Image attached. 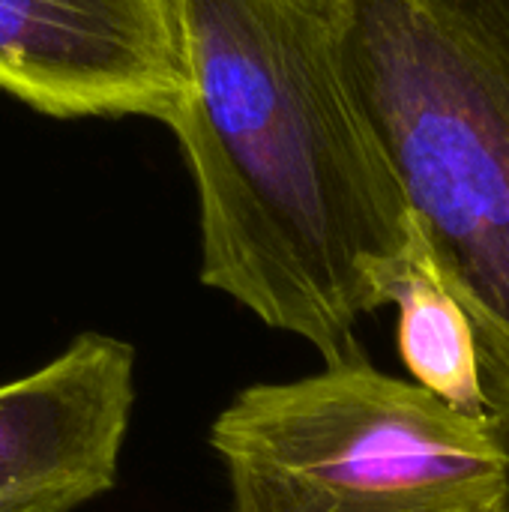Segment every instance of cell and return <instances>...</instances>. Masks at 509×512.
Here are the masks:
<instances>
[{
  "label": "cell",
  "instance_id": "8992f818",
  "mask_svg": "<svg viewBox=\"0 0 509 512\" xmlns=\"http://www.w3.org/2000/svg\"><path fill=\"white\" fill-rule=\"evenodd\" d=\"M393 306L399 309V357L414 384L459 411L489 414L483 399L474 324L438 276L423 231Z\"/></svg>",
  "mask_w": 509,
  "mask_h": 512
},
{
  "label": "cell",
  "instance_id": "7a4b0ae2",
  "mask_svg": "<svg viewBox=\"0 0 509 512\" xmlns=\"http://www.w3.org/2000/svg\"><path fill=\"white\" fill-rule=\"evenodd\" d=\"M351 60L509 435V0H354Z\"/></svg>",
  "mask_w": 509,
  "mask_h": 512
},
{
  "label": "cell",
  "instance_id": "3957f363",
  "mask_svg": "<svg viewBox=\"0 0 509 512\" xmlns=\"http://www.w3.org/2000/svg\"><path fill=\"white\" fill-rule=\"evenodd\" d=\"M231 512H509V435L369 357L252 384L213 420Z\"/></svg>",
  "mask_w": 509,
  "mask_h": 512
},
{
  "label": "cell",
  "instance_id": "5b68a950",
  "mask_svg": "<svg viewBox=\"0 0 509 512\" xmlns=\"http://www.w3.org/2000/svg\"><path fill=\"white\" fill-rule=\"evenodd\" d=\"M135 408V348L78 333L0 384V512H75L117 486Z\"/></svg>",
  "mask_w": 509,
  "mask_h": 512
},
{
  "label": "cell",
  "instance_id": "6da1fadb",
  "mask_svg": "<svg viewBox=\"0 0 509 512\" xmlns=\"http://www.w3.org/2000/svg\"><path fill=\"white\" fill-rule=\"evenodd\" d=\"M186 96L168 129L198 192L201 282L324 366L414 261L420 225L360 93L354 0H174Z\"/></svg>",
  "mask_w": 509,
  "mask_h": 512
},
{
  "label": "cell",
  "instance_id": "277c9868",
  "mask_svg": "<svg viewBox=\"0 0 509 512\" xmlns=\"http://www.w3.org/2000/svg\"><path fill=\"white\" fill-rule=\"evenodd\" d=\"M186 87L174 0H0V90L48 117L168 126Z\"/></svg>",
  "mask_w": 509,
  "mask_h": 512
}]
</instances>
